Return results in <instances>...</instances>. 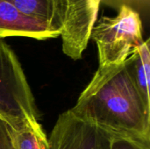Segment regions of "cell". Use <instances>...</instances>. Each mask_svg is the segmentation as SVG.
Instances as JSON below:
<instances>
[{
  "mask_svg": "<svg viewBox=\"0 0 150 149\" xmlns=\"http://www.w3.org/2000/svg\"><path fill=\"white\" fill-rule=\"evenodd\" d=\"M60 36L47 25L27 17L4 0H0V39L27 37L44 40Z\"/></svg>",
  "mask_w": 150,
  "mask_h": 149,
  "instance_id": "cell-6",
  "label": "cell"
},
{
  "mask_svg": "<svg viewBox=\"0 0 150 149\" xmlns=\"http://www.w3.org/2000/svg\"><path fill=\"white\" fill-rule=\"evenodd\" d=\"M0 149H15L8 125L0 118Z\"/></svg>",
  "mask_w": 150,
  "mask_h": 149,
  "instance_id": "cell-10",
  "label": "cell"
},
{
  "mask_svg": "<svg viewBox=\"0 0 150 149\" xmlns=\"http://www.w3.org/2000/svg\"><path fill=\"white\" fill-rule=\"evenodd\" d=\"M91 39L98 47V68L119 66L144 41L141 16L135 9L121 6L115 17L103 16L96 21Z\"/></svg>",
  "mask_w": 150,
  "mask_h": 149,
  "instance_id": "cell-3",
  "label": "cell"
},
{
  "mask_svg": "<svg viewBox=\"0 0 150 149\" xmlns=\"http://www.w3.org/2000/svg\"><path fill=\"white\" fill-rule=\"evenodd\" d=\"M8 127L15 149H49L47 136L39 121H24Z\"/></svg>",
  "mask_w": 150,
  "mask_h": 149,
  "instance_id": "cell-8",
  "label": "cell"
},
{
  "mask_svg": "<svg viewBox=\"0 0 150 149\" xmlns=\"http://www.w3.org/2000/svg\"><path fill=\"white\" fill-rule=\"evenodd\" d=\"M69 111L112 138L150 141V108L143 102L124 62L98 68Z\"/></svg>",
  "mask_w": 150,
  "mask_h": 149,
  "instance_id": "cell-1",
  "label": "cell"
},
{
  "mask_svg": "<svg viewBox=\"0 0 150 149\" xmlns=\"http://www.w3.org/2000/svg\"><path fill=\"white\" fill-rule=\"evenodd\" d=\"M22 14L60 33L63 53L82 58L96 23L100 0H4Z\"/></svg>",
  "mask_w": 150,
  "mask_h": 149,
  "instance_id": "cell-2",
  "label": "cell"
},
{
  "mask_svg": "<svg viewBox=\"0 0 150 149\" xmlns=\"http://www.w3.org/2000/svg\"><path fill=\"white\" fill-rule=\"evenodd\" d=\"M110 149H150V141L128 138H112Z\"/></svg>",
  "mask_w": 150,
  "mask_h": 149,
  "instance_id": "cell-9",
  "label": "cell"
},
{
  "mask_svg": "<svg viewBox=\"0 0 150 149\" xmlns=\"http://www.w3.org/2000/svg\"><path fill=\"white\" fill-rule=\"evenodd\" d=\"M126 69L143 102L150 108V50L149 40L136 47L124 61Z\"/></svg>",
  "mask_w": 150,
  "mask_h": 149,
  "instance_id": "cell-7",
  "label": "cell"
},
{
  "mask_svg": "<svg viewBox=\"0 0 150 149\" xmlns=\"http://www.w3.org/2000/svg\"><path fill=\"white\" fill-rule=\"evenodd\" d=\"M137 1L138 0H100V4H105V5H109L112 7H117L119 10L121 6L124 5L131 7V4Z\"/></svg>",
  "mask_w": 150,
  "mask_h": 149,
  "instance_id": "cell-11",
  "label": "cell"
},
{
  "mask_svg": "<svg viewBox=\"0 0 150 149\" xmlns=\"http://www.w3.org/2000/svg\"><path fill=\"white\" fill-rule=\"evenodd\" d=\"M0 118L9 126L24 121L38 122L31 87L11 47L0 39Z\"/></svg>",
  "mask_w": 150,
  "mask_h": 149,
  "instance_id": "cell-4",
  "label": "cell"
},
{
  "mask_svg": "<svg viewBox=\"0 0 150 149\" xmlns=\"http://www.w3.org/2000/svg\"><path fill=\"white\" fill-rule=\"evenodd\" d=\"M47 139L49 149H110L112 138L69 110L58 117Z\"/></svg>",
  "mask_w": 150,
  "mask_h": 149,
  "instance_id": "cell-5",
  "label": "cell"
}]
</instances>
